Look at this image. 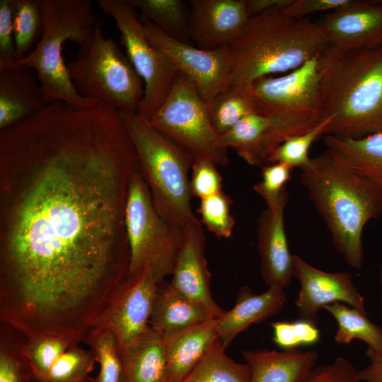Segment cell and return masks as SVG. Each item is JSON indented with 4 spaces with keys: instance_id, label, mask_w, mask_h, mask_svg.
<instances>
[{
    "instance_id": "1",
    "label": "cell",
    "mask_w": 382,
    "mask_h": 382,
    "mask_svg": "<svg viewBox=\"0 0 382 382\" xmlns=\"http://www.w3.org/2000/svg\"><path fill=\"white\" fill-rule=\"evenodd\" d=\"M134 146L119 112L48 103L0 131V320L83 340L128 277Z\"/></svg>"
},
{
    "instance_id": "2",
    "label": "cell",
    "mask_w": 382,
    "mask_h": 382,
    "mask_svg": "<svg viewBox=\"0 0 382 382\" xmlns=\"http://www.w3.org/2000/svg\"><path fill=\"white\" fill-rule=\"evenodd\" d=\"M324 135L361 138L382 132V45L318 56Z\"/></svg>"
},
{
    "instance_id": "3",
    "label": "cell",
    "mask_w": 382,
    "mask_h": 382,
    "mask_svg": "<svg viewBox=\"0 0 382 382\" xmlns=\"http://www.w3.org/2000/svg\"><path fill=\"white\" fill-rule=\"evenodd\" d=\"M300 180L347 264L360 269L366 223L382 214V192L328 149L301 168Z\"/></svg>"
},
{
    "instance_id": "4",
    "label": "cell",
    "mask_w": 382,
    "mask_h": 382,
    "mask_svg": "<svg viewBox=\"0 0 382 382\" xmlns=\"http://www.w3.org/2000/svg\"><path fill=\"white\" fill-rule=\"evenodd\" d=\"M328 46L319 22L275 8L250 16L230 45L233 60L231 86L251 91L262 77L289 73Z\"/></svg>"
},
{
    "instance_id": "5",
    "label": "cell",
    "mask_w": 382,
    "mask_h": 382,
    "mask_svg": "<svg viewBox=\"0 0 382 382\" xmlns=\"http://www.w3.org/2000/svg\"><path fill=\"white\" fill-rule=\"evenodd\" d=\"M42 35L33 50L17 63L33 69L47 104L62 102L85 110L98 104L82 97L69 76L63 56L67 40L79 47L93 37L98 22L90 0H41Z\"/></svg>"
},
{
    "instance_id": "6",
    "label": "cell",
    "mask_w": 382,
    "mask_h": 382,
    "mask_svg": "<svg viewBox=\"0 0 382 382\" xmlns=\"http://www.w3.org/2000/svg\"><path fill=\"white\" fill-rule=\"evenodd\" d=\"M118 112L158 213L183 231L199 222L191 207L192 158L136 112Z\"/></svg>"
},
{
    "instance_id": "7",
    "label": "cell",
    "mask_w": 382,
    "mask_h": 382,
    "mask_svg": "<svg viewBox=\"0 0 382 382\" xmlns=\"http://www.w3.org/2000/svg\"><path fill=\"white\" fill-rule=\"evenodd\" d=\"M318 56L285 75L253 83L255 112L271 120L265 144L267 159L286 139L306 133L323 120Z\"/></svg>"
},
{
    "instance_id": "8",
    "label": "cell",
    "mask_w": 382,
    "mask_h": 382,
    "mask_svg": "<svg viewBox=\"0 0 382 382\" xmlns=\"http://www.w3.org/2000/svg\"><path fill=\"white\" fill-rule=\"evenodd\" d=\"M67 69L82 97L117 112H137L144 98L143 80L98 23L92 39L80 47Z\"/></svg>"
},
{
    "instance_id": "9",
    "label": "cell",
    "mask_w": 382,
    "mask_h": 382,
    "mask_svg": "<svg viewBox=\"0 0 382 382\" xmlns=\"http://www.w3.org/2000/svg\"><path fill=\"white\" fill-rule=\"evenodd\" d=\"M125 226L130 250L127 279L147 269L153 271L158 284L172 275L184 231L158 213L138 165L129 180Z\"/></svg>"
},
{
    "instance_id": "10",
    "label": "cell",
    "mask_w": 382,
    "mask_h": 382,
    "mask_svg": "<svg viewBox=\"0 0 382 382\" xmlns=\"http://www.w3.org/2000/svg\"><path fill=\"white\" fill-rule=\"evenodd\" d=\"M149 123L192 158L227 166L228 149L220 141L209 116L208 103L195 84L178 73L167 97Z\"/></svg>"
},
{
    "instance_id": "11",
    "label": "cell",
    "mask_w": 382,
    "mask_h": 382,
    "mask_svg": "<svg viewBox=\"0 0 382 382\" xmlns=\"http://www.w3.org/2000/svg\"><path fill=\"white\" fill-rule=\"evenodd\" d=\"M97 2L103 13L113 18L126 55L143 80L144 98L136 113L149 122L167 97L179 72L149 41L137 10L127 0Z\"/></svg>"
},
{
    "instance_id": "12",
    "label": "cell",
    "mask_w": 382,
    "mask_h": 382,
    "mask_svg": "<svg viewBox=\"0 0 382 382\" xmlns=\"http://www.w3.org/2000/svg\"><path fill=\"white\" fill-rule=\"evenodd\" d=\"M140 20L149 41L192 81L207 103L231 85L233 60L228 46L200 49L172 38L142 16Z\"/></svg>"
},
{
    "instance_id": "13",
    "label": "cell",
    "mask_w": 382,
    "mask_h": 382,
    "mask_svg": "<svg viewBox=\"0 0 382 382\" xmlns=\"http://www.w3.org/2000/svg\"><path fill=\"white\" fill-rule=\"evenodd\" d=\"M293 277L300 284L296 299L299 318L314 325L325 306L340 302L366 313L364 299L346 272H325L294 255Z\"/></svg>"
},
{
    "instance_id": "14",
    "label": "cell",
    "mask_w": 382,
    "mask_h": 382,
    "mask_svg": "<svg viewBox=\"0 0 382 382\" xmlns=\"http://www.w3.org/2000/svg\"><path fill=\"white\" fill-rule=\"evenodd\" d=\"M158 286L150 269L134 279H127L94 327L110 330L120 347L126 345L149 326Z\"/></svg>"
},
{
    "instance_id": "15",
    "label": "cell",
    "mask_w": 382,
    "mask_h": 382,
    "mask_svg": "<svg viewBox=\"0 0 382 382\" xmlns=\"http://www.w3.org/2000/svg\"><path fill=\"white\" fill-rule=\"evenodd\" d=\"M318 22L330 47L354 50L382 45V0H351Z\"/></svg>"
},
{
    "instance_id": "16",
    "label": "cell",
    "mask_w": 382,
    "mask_h": 382,
    "mask_svg": "<svg viewBox=\"0 0 382 382\" xmlns=\"http://www.w3.org/2000/svg\"><path fill=\"white\" fill-rule=\"evenodd\" d=\"M190 36L203 50L229 46L250 18L245 0H190Z\"/></svg>"
},
{
    "instance_id": "17",
    "label": "cell",
    "mask_w": 382,
    "mask_h": 382,
    "mask_svg": "<svg viewBox=\"0 0 382 382\" xmlns=\"http://www.w3.org/2000/svg\"><path fill=\"white\" fill-rule=\"evenodd\" d=\"M287 202L285 187L277 203L261 212L257 228L262 277L269 287L283 289L291 282L294 266V255L289 250L284 228Z\"/></svg>"
},
{
    "instance_id": "18",
    "label": "cell",
    "mask_w": 382,
    "mask_h": 382,
    "mask_svg": "<svg viewBox=\"0 0 382 382\" xmlns=\"http://www.w3.org/2000/svg\"><path fill=\"white\" fill-rule=\"evenodd\" d=\"M171 284L181 294L204 308L214 318L223 310L214 300L210 289L211 274L205 258V237L200 221L184 230Z\"/></svg>"
},
{
    "instance_id": "19",
    "label": "cell",
    "mask_w": 382,
    "mask_h": 382,
    "mask_svg": "<svg viewBox=\"0 0 382 382\" xmlns=\"http://www.w3.org/2000/svg\"><path fill=\"white\" fill-rule=\"evenodd\" d=\"M46 105L33 69L18 63L0 67V131L31 117Z\"/></svg>"
},
{
    "instance_id": "20",
    "label": "cell",
    "mask_w": 382,
    "mask_h": 382,
    "mask_svg": "<svg viewBox=\"0 0 382 382\" xmlns=\"http://www.w3.org/2000/svg\"><path fill=\"white\" fill-rule=\"evenodd\" d=\"M218 318L163 335L166 360L165 382H182L219 338Z\"/></svg>"
},
{
    "instance_id": "21",
    "label": "cell",
    "mask_w": 382,
    "mask_h": 382,
    "mask_svg": "<svg viewBox=\"0 0 382 382\" xmlns=\"http://www.w3.org/2000/svg\"><path fill=\"white\" fill-rule=\"evenodd\" d=\"M286 301L284 289L270 286L261 293H253L248 286L241 287L234 306L218 318L219 338L226 348L235 337L250 325L277 314Z\"/></svg>"
},
{
    "instance_id": "22",
    "label": "cell",
    "mask_w": 382,
    "mask_h": 382,
    "mask_svg": "<svg viewBox=\"0 0 382 382\" xmlns=\"http://www.w3.org/2000/svg\"><path fill=\"white\" fill-rule=\"evenodd\" d=\"M242 355L250 368V382H303L318 357L316 350L298 349H245Z\"/></svg>"
},
{
    "instance_id": "23",
    "label": "cell",
    "mask_w": 382,
    "mask_h": 382,
    "mask_svg": "<svg viewBox=\"0 0 382 382\" xmlns=\"http://www.w3.org/2000/svg\"><path fill=\"white\" fill-rule=\"evenodd\" d=\"M122 382H165L166 360L163 336L149 326L120 347Z\"/></svg>"
},
{
    "instance_id": "24",
    "label": "cell",
    "mask_w": 382,
    "mask_h": 382,
    "mask_svg": "<svg viewBox=\"0 0 382 382\" xmlns=\"http://www.w3.org/2000/svg\"><path fill=\"white\" fill-rule=\"evenodd\" d=\"M212 318L204 308L163 281L158 284L149 325L163 336Z\"/></svg>"
},
{
    "instance_id": "25",
    "label": "cell",
    "mask_w": 382,
    "mask_h": 382,
    "mask_svg": "<svg viewBox=\"0 0 382 382\" xmlns=\"http://www.w3.org/2000/svg\"><path fill=\"white\" fill-rule=\"evenodd\" d=\"M327 149L382 192V132L361 138L324 135Z\"/></svg>"
},
{
    "instance_id": "26",
    "label": "cell",
    "mask_w": 382,
    "mask_h": 382,
    "mask_svg": "<svg viewBox=\"0 0 382 382\" xmlns=\"http://www.w3.org/2000/svg\"><path fill=\"white\" fill-rule=\"evenodd\" d=\"M270 125V117L251 113L221 136V143L227 149H233L248 163L263 166L266 164L265 144Z\"/></svg>"
},
{
    "instance_id": "27",
    "label": "cell",
    "mask_w": 382,
    "mask_h": 382,
    "mask_svg": "<svg viewBox=\"0 0 382 382\" xmlns=\"http://www.w3.org/2000/svg\"><path fill=\"white\" fill-rule=\"evenodd\" d=\"M142 17L178 41L191 44L190 6L182 0H127Z\"/></svg>"
},
{
    "instance_id": "28",
    "label": "cell",
    "mask_w": 382,
    "mask_h": 382,
    "mask_svg": "<svg viewBox=\"0 0 382 382\" xmlns=\"http://www.w3.org/2000/svg\"><path fill=\"white\" fill-rule=\"evenodd\" d=\"M323 309L336 320L334 339L337 343L347 345L353 340H359L369 348L382 354V328L371 322L366 313L340 302L329 304Z\"/></svg>"
},
{
    "instance_id": "29",
    "label": "cell",
    "mask_w": 382,
    "mask_h": 382,
    "mask_svg": "<svg viewBox=\"0 0 382 382\" xmlns=\"http://www.w3.org/2000/svg\"><path fill=\"white\" fill-rule=\"evenodd\" d=\"M218 338L182 382H250V368L229 357Z\"/></svg>"
},
{
    "instance_id": "30",
    "label": "cell",
    "mask_w": 382,
    "mask_h": 382,
    "mask_svg": "<svg viewBox=\"0 0 382 382\" xmlns=\"http://www.w3.org/2000/svg\"><path fill=\"white\" fill-rule=\"evenodd\" d=\"M208 108L211 124L220 137L245 117L255 112L251 91L231 85L214 97Z\"/></svg>"
},
{
    "instance_id": "31",
    "label": "cell",
    "mask_w": 382,
    "mask_h": 382,
    "mask_svg": "<svg viewBox=\"0 0 382 382\" xmlns=\"http://www.w3.org/2000/svg\"><path fill=\"white\" fill-rule=\"evenodd\" d=\"M13 37L16 61L28 55L43 29L41 0H13Z\"/></svg>"
},
{
    "instance_id": "32",
    "label": "cell",
    "mask_w": 382,
    "mask_h": 382,
    "mask_svg": "<svg viewBox=\"0 0 382 382\" xmlns=\"http://www.w3.org/2000/svg\"><path fill=\"white\" fill-rule=\"evenodd\" d=\"M91 348L100 371L95 382H122L123 367L120 347L115 334L109 329L92 328L84 340Z\"/></svg>"
},
{
    "instance_id": "33",
    "label": "cell",
    "mask_w": 382,
    "mask_h": 382,
    "mask_svg": "<svg viewBox=\"0 0 382 382\" xmlns=\"http://www.w3.org/2000/svg\"><path fill=\"white\" fill-rule=\"evenodd\" d=\"M25 338L22 342V352L30 371L35 377L45 381L59 357L69 347L76 345L66 337L52 335H37Z\"/></svg>"
},
{
    "instance_id": "34",
    "label": "cell",
    "mask_w": 382,
    "mask_h": 382,
    "mask_svg": "<svg viewBox=\"0 0 382 382\" xmlns=\"http://www.w3.org/2000/svg\"><path fill=\"white\" fill-rule=\"evenodd\" d=\"M330 120V117H326L306 133L286 139L272 151L266 164L281 163L288 165L292 169L303 168L311 158L308 151L311 145L321 135L325 134Z\"/></svg>"
},
{
    "instance_id": "35",
    "label": "cell",
    "mask_w": 382,
    "mask_h": 382,
    "mask_svg": "<svg viewBox=\"0 0 382 382\" xmlns=\"http://www.w3.org/2000/svg\"><path fill=\"white\" fill-rule=\"evenodd\" d=\"M96 360L93 351L74 345L65 351L50 370L48 382H83L90 376Z\"/></svg>"
},
{
    "instance_id": "36",
    "label": "cell",
    "mask_w": 382,
    "mask_h": 382,
    "mask_svg": "<svg viewBox=\"0 0 382 382\" xmlns=\"http://www.w3.org/2000/svg\"><path fill=\"white\" fill-rule=\"evenodd\" d=\"M231 197L223 190L200 199L199 221L219 238H228L233 233L235 219L231 214Z\"/></svg>"
},
{
    "instance_id": "37",
    "label": "cell",
    "mask_w": 382,
    "mask_h": 382,
    "mask_svg": "<svg viewBox=\"0 0 382 382\" xmlns=\"http://www.w3.org/2000/svg\"><path fill=\"white\" fill-rule=\"evenodd\" d=\"M1 331L0 382H29L30 366L22 352V340H11Z\"/></svg>"
},
{
    "instance_id": "38",
    "label": "cell",
    "mask_w": 382,
    "mask_h": 382,
    "mask_svg": "<svg viewBox=\"0 0 382 382\" xmlns=\"http://www.w3.org/2000/svg\"><path fill=\"white\" fill-rule=\"evenodd\" d=\"M273 341L283 349H297L317 343L320 332L316 325L299 319L294 321H274L271 323Z\"/></svg>"
},
{
    "instance_id": "39",
    "label": "cell",
    "mask_w": 382,
    "mask_h": 382,
    "mask_svg": "<svg viewBox=\"0 0 382 382\" xmlns=\"http://www.w3.org/2000/svg\"><path fill=\"white\" fill-rule=\"evenodd\" d=\"M292 168L281 163L262 166V180L253 187L254 190L265 201L267 207L274 206L278 201L286 183L291 179Z\"/></svg>"
},
{
    "instance_id": "40",
    "label": "cell",
    "mask_w": 382,
    "mask_h": 382,
    "mask_svg": "<svg viewBox=\"0 0 382 382\" xmlns=\"http://www.w3.org/2000/svg\"><path fill=\"white\" fill-rule=\"evenodd\" d=\"M191 173L192 196L201 199L222 191L223 178L214 163L204 160L194 161Z\"/></svg>"
},
{
    "instance_id": "41",
    "label": "cell",
    "mask_w": 382,
    "mask_h": 382,
    "mask_svg": "<svg viewBox=\"0 0 382 382\" xmlns=\"http://www.w3.org/2000/svg\"><path fill=\"white\" fill-rule=\"evenodd\" d=\"M303 382H362L359 371L344 357L332 363L315 366Z\"/></svg>"
},
{
    "instance_id": "42",
    "label": "cell",
    "mask_w": 382,
    "mask_h": 382,
    "mask_svg": "<svg viewBox=\"0 0 382 382\" xmlns=\"http://www.w3.org/2000/svg\"><path fill=\"white\" fill-rule=\"evenodd\" d=\"M13 0H0V67L17 63L13 37Z\"/></svg>"
},
{
    "instance_id": "43",
    "label": "cell",
    "mask_w": 382,
    "mask_h": 382,
    "mask_svg": "<svg viewBox=\"0 0 382 382\" xmlns=\"http://www.w3.org/2000/svg\"><path fill=\"white\" fill-rule=\"evenodd\" d=\"M351 0H292L282 11L287 15L299 18L322 11L330 12L347 6Z\"/></svg>"
},
{
    "instance_id": "44",
    "label": "cell",
    "mask_w": 382,
    "mask_h": 382,
    "mask_svg": "<svg viewBox=\"0 0 382 382\" xmlns=\"http://www.w3.org/2000/svg\"><path fill=\"white\" fill-rule=\"evenodd\" d=\"M379 279L381 288L382 302V265L379 267ZM366 355L369 359V364L359 371L362 382H382V354L368 347Z\"/></svg>"
},
{
    "instance_id": "45",
    "label": "cell",
    "mask_w": 382,
    "mask_h": 382,
    "mask_svg": "<svg viewBox=\"0 0 382 382\" xmlns=\"http://www.w3.org/2000/svg\"><path fill=\"white\" fill-rule=\"evenodd\" d=\"M292 0H245L249 17L275 8H284Z\"/></svg>"
},
{
    "instance_id": "46",
    "label": "cell",
    "mask_w": 382,
    "mask_h": 382,
    "mask_svg": "<svg viewBox=\"0 0 382 382\" xmlns=\"http://www.w3.org/2000/svg\"><path fill=\"white\" fill-rule=\"evenodd\" d=\"M29 382H48L47 381H45V380H41V379H39L36 377H35L33 374L30 378V381ZM83 382H95V379L91 378V377H89L88 379H86V381H83Z\"/></svg>"
}]
</instances>
